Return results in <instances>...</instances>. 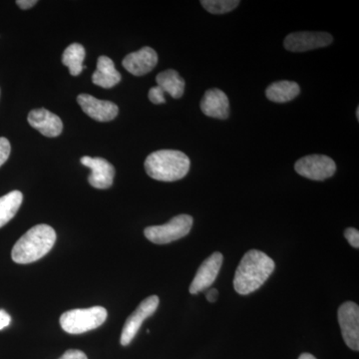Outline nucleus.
<instances>
[{"label":"nucleus","mask_w":359,"mask_h":359,"mask_svg":"<svg viewBox=\"0 0 359 359\" xmlns=\"http://www.w3.org/2000/svg\"><path fill=\"white\" fill-rule=\"evenodd\" d=\"M275 268V262L268 255L261 250H249L236 271L233 289L242 295L256 292L268 280Z\"/></svg>","instance_id":"nucleus-1"},{"label":"nucleus","mask_w":359,"mask_h":359,"mask_svg":"<svg viewBox=\"0 0 359 359\" xmlns=\"http://www.w3.org/2000/svg\"><path fill=\"white\" fill-rule=\"evenodd\" d=\"M56 242V233L48 224H37L14 245L11 257L16 264H27L42 259Z\"/></svg>","instance_id":"nucleus-2"},{"label":"nucleus","mask_w":359,"mask_h":359,"mask_svg":"<svg viewBox=\"0 0 359 359\" xmlns=\"http://www.w3.org/2000/svg\"><path fill=\"white\" fill-rule=\"evenodd\" d=\"M190 165L188 156L181 151L160 150L148 156L145 170L148 176L157 181L175 182L187 176Z\"/></svg>","instance_id":"nucleus-3"},{"label":"nucleus","mask_w":359,"mask_h":359,"mask_svg":"<svg viewBox=\"0 0 359 359\" xmlns=\"http://www.w3.org/2000/svg\"><path fill=\"white\" fill-rule=\"evenodd\" d=\"M107 316V311L102 306L72 309L61 316L60 325L67 334H81L101 327Z\"/></svg>","instance_id":"nucleus-4"},{"label":"nucleus","mask_w":359,"mask_h":359,"mask_svg":"<svg viewBox=\"0 0 359 359\" xmlns=\"http://www.w3.org/2000/svg\"><path fill=\"white\" fill-rule=\"evenodd\" d=\"M193 223V217L179 215L162 226H148L144 231V235L154 244L166 245L188 235Z\"/></svg>","instance_id":"nucleus-5"},{"label":"nucleus","mask_w":359,"mask_h":359,"mask_svg":"<svg viewBox=\"0 0 359 359\" xmlns=\"http://www.w3.org/2000/svg\"><path fill=\"white\" fill-rule=\"evenodd\" d=\"M294 170L304 178L313 181H325L334 176L337 171V165L334 161L327 156L309 155L297 161Z\"/></svg>","instance_id":"nucleus-6"},{"label":"nucleus","mask_w":359,"mask_h":359,"mask_svg":"<svg viewBox=\"0 0 359 359\" xmlns=\"http://www.w3.org/2000/svg\"><path fill=\"white\" fill-rule=\"evenodd\" d=\"M159 302V297L157 295H151L144 299L136 311L127 318L122 330L121 339H120L123 346H127L131 344L132 340L138 334L142 323L157 311Z\"/></svg>","instance_id":"nucleus-7"},{"label":"nucleus","mask_w":359,"mask_h":359,"mask_svg":"<svg viewBox=\"0 0 359 359\" xmlns=\"http://www.w3.org/2000/svg\"><path fill=\"white\" fill-rule=\"evenodd\" d=\"M339 323L342 337L349 348L359 351V308L355 302H346L339 309Z\"/></svg>","instance_id":"nucleus-8"},{"label":"nucleus","mask_w":359,"mask_h":359,"mask_svg":"<svg viewBox=\"0 0 359 359\" xmlns=\"http://www.w3.org/2000/svg\"><path fill=\"white\" fill-rule=\"evenodd\" d=\"M332 40V35L327 32H295L285 37L283 45L289 51L306 52L327 47Z\"/></svg>","instance_id":"nucleus-9"},{"label":"nucleus","mask_w":359,"mask_h":359,"mask_svg":"<svg viewBox=\"0 0 359 359\" xmlns=\"http://www.w3.org/2000/svg\"><path fill=\"white\" fill-rule=\"evenodd\" d=\"M223 259V255L217 252L203 262L191 283L190 294H197L211 287L219 275Z\"/></svg>","instance_id":"nucleus-10"},{"label":"nucleus","mask_w":359,"mask_h":359,"mask_svg":"<svg viewBox=\"0 0 359 359\" xmlns=\"http://www.w3.org/2000/svg\"><path fill=\"white\" fill-rule=\"evenodd\" d=\"M77 102L82 111L92 119L99 122H109L117 117L118 106L107 100H99L89 94H80Z\"/></svg>","instance_id":"nucleus-11"},{"label":"nucleus","mask_w":359,"mask_h":359,"mask_svg":"<svg viewBox=\"0 0 359 359\" xmlns=\"http://www.w3.org/2000/svg\"><path fill=\"white\" fill-rule=\"evenodd\" d=\"M80 161L83 166L91 169L92 173L88 178L90 185L101 190L112 186L115 169L107 160L100 157L91 158L84 156Z\"/></svg>","instance_id":"nucleus-12"},{"label":"nucleus","mask_w":359,"mask_h":359,"mask_svg":"<svg viewBox=\"0 0 359 359\" xmlns=\"http://www.w3.org/2000/svg\"><path fill=\"white\" fill-rule=\"evenodd\" d=\"M158 63V54L151 47L130 53L122 61L123 67L134 76H143L151 72Z\"/></svg>","instance_id":"nucleus-13"},{"label":"nucleus","mask_w":359,"mask_h":359,"mask_svg":"<svg viewBox=\"0 0 359 359\" xmlns=\"http://www.w3.org/2000/svg\"><path fill=\"white\" fill-rule=\"evenodd\" d=\"M27 120L30 126L43 136L50 138L59 136L63 130V123L60 118L44 108L30 111Z\"/></svg>","instance_id":"nucleus-14"},{"label":"nucleus","mask_w":359,"mask_h":359,"mask_svg":"<svg viewBox=\"0 0 359 359\" xmlns=\"http://www.w3.org/2000/svg\"><path fill=\"white\" fill-rule=\"evenodd\" d=\"M229 109L230 103L228 96L219 89L208 90L201 101V110L208 117L226 119L230 114Z\"/></svg>","instance_id":"nucleus-15"},{"label":"nucleus","mask_w":359,"mask_h":359,"mask_svg":"<svg viewBox=\"0 0 359 359\" xmlns=\"http://www.w3.org/2000/svg\"><path fill=\"white\" fill-rule=\"evenodd\" d=\"M121 74L116 70L114 62L108 56H100L97 69L92 75V82L97 86L109 89L121 81Z\"/></svg>","instance_id":"nucleus-16"},{"label":"nucleus","mask_w":359,"mask_h":359,"mask_svg":"<svg viewBox=\"0 0 359 359\" xmlns=\"http://www.w3.org/2000/svg\"><path fill=\"white\" fill-rule=\"evenodd\" d=\"M301 92L299 84L292 81L275 82L269 85L266 90V96L269 100L276 103H285L294 100L295 97Z\"/></svg>","instance_id":"nucleus-17"},{"label":"nucleus","mask_w":359,"mask_h":359,"mask_svg":"<svg viewBox=\"0 0 359 359\" xmlns=\"http://www.w3.org/2000/svg\"><path fill=\"white\" fill-rule=\"evenodd\" d=\"M156 82H157V86L175 99L181 98L185 91V80L180 76L176 70L163 71L156 77Z\"/></svg>","instance_id":"nucleus-18"},{"label":"nucleus","mask_w":359,"mask_h":359,"mask_svg":"<svg viewBox=\"0 0 359 359\" xmlns=\"http://www.w3.org/2000/svg\"><path fill=\"white\" fill-rule=\"evenodd\" d=\"M22 201L23 195L20 191H13L0 197V228L14 218Z\"/></svg>","instance_id":"nucleus-19"},{"label":"nucleus","mask_w":359,"mask_h":359,"mask_svg":"<svg viewBox=\"0 0 359 359\" xmlns=\"http://www.w3.org/2000/svg\"><path fill=\"white\" fill-rule=\"evenodd\" d=\"M85 49L81 44L72 43L65 49L62 55L63 65L69 68L72 76H78L86 66L83 65Z\"/></svg>","instance_id":"nucleus-20"},{"label":"nucleus","mask_w":359,"mask_h":359,"mask_svg":"<svg viewBox=\"0 0 359 359\" xmlns=\"http://www.w3.org/2000/svg\"><path fill=\"white\" fill-rule=\"evenodd\" d=\"M201 4L210 13L224 14L237 8L240 1L238 0H203Z\"/></svg>","instance_id":"nucleus-21"},{"label":"nucleus","mask_w":359,"mask_h":359,"mask_svg":"<svg viewBox=\"0 0 359 359\" xmlns=\"http://www.w3.org/2000/svg\"><path fill=\"white\" fill-rule=\"evenodd\" d=\"M11 152V143H9V141L7 140L6 138L1 137V138H0V167L8 160Z\"/></svg>","instance_id":"nucleus-22"},{"label":"nucleus","mask_w":359,"mask_h":359,"mask_svg":"<svg viewBox=\"0 0 359 359\" xmlns=\"http://www.w3.org/2000/svg\"><path fill=\"white\" fill-rule=\"evenodd\" d=\"M164 93L165 92L159 86L152 87L149 91V99H150L151 102L154 104L165 103L166 100H165Z\"/></svg>","instance_id":"nucleus-23"},{"label":"nucleus","mask_w":359,"mask_h":359,"mask_svg":"<svg viewBox=\"0 0 359 359\" xmlns=\"http://www.w3.org/2000/svg\"><path fill=\"white\" fill-rule=\"evenodd\" d=\"M344 237L348 241L349 244L355 249L359 248V231L354 228L346 229L344 231Z\"/></svg>","instance_id":"nucleus-24"},{"label":"nucleus","mask_w":359,"mask_h":359,"mask_svg":"<svg viewBox=\"0 0 359 359\" xmlns=\"http://www.w3.org/2000/svg\"><path fill=\"white\" fill-rule=\"evenodd\" d=\"M59 359H88L86 354L83 351H78V349H69L66 351Z\"/></svg>","instance_id":"nucleus-25"},{"label":"nucleus","mask_w":359,"mask_h":359,"mask_svg":"<svg viewBox=\"0 0 359 359\" xmlns=\"http://www.w3.org/2000/svg\"><path fill=\"white\" fill-rule=\"evenodd\" d=\"M11 323V318L4 309H0V330L8 327Z\"/></svg>","instance_id":"nucleus-26"},{"label":"nucleus","mask_w":359,"mask_h":359,"mask_svg":"<svg viewBox=\"0 0 359 359\" xmlns=\"http://www.w3.org/2000/svg\"><path fill=\"white\" fill-rule=\"evenodd\" d=\"M37 4L36 0H18L16 4L20 7L21 9H29Z\"/></svg>","instance_id":"nucleus-27"},{"label":"nucleus","mask_w":359,"mask_h":359,"mask_svg":"<svg viewBox=\"0 0 359 359\" xmlns=\"http://www.w3.org/2000/svg\"><path fill=\"white\" fill-rule=\"evenodd\" d=\"M218 297H219V292H218V290H217L216 289H212L207 294V299L210 302H216L217 299H218Z\"/></svg>","instance_id":"nucleus-28"},{"label":"nucleus","mask_w":359,"mask_h":359,"mask_svg":"<svg viewBox=\"0 0 359 359\" xmlns=\"http://www.w3.org/2000/svg\"><path fill=\"white\" fill-rule=\"evenodd\" d=\"M299 359H316L313 355L309 353H302L301 356H299Z\"/></svg>","instance_id":"nucleus-29"},{"label":"nucleus","mask_w":359,"mask_h":359,"mask_svg":"<svg viewBox=\"0 0 359 359\" xmlns=\"http://www.w3.org/2000/svg\"><path fill=\"white\" fill-rule=\"evenodd\" d=\"M356 117H358V120H359V108L356 109Z\"/></svg>","instance_id":"nucleus-30"}]
</instances>
